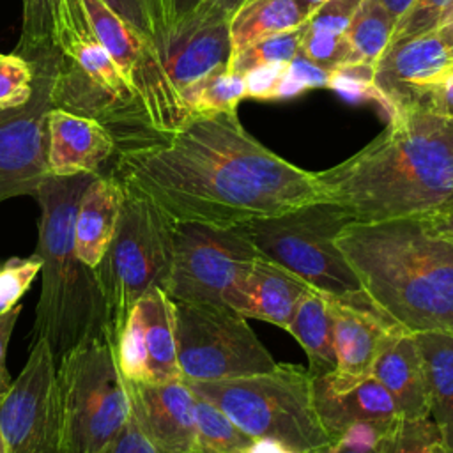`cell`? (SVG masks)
<instances>
[{"mask_svg": "<svg viewBox=\"0 0 453 453\" xmlns=\"http://www.w3.org/2000/svg\"><path fill=\"white\" fill-rule=\"evenodd\" d=\"M115 154L113 175L175 221L239 226L319 200L315 172L264 147L237 111L189 115L163 140Z\"/></svg>", "mask_w": 453, "mask_h": 453, "instance_id": "1", "label": "cell"}, {"mask_svg": "<svg viewBox=\"0 0 453 453\" xmlns=\"http://www.w3.org/2000/svg\"><path fill=\"white\" fill-rule=\"evenodd\" d=\"M319 200L352 221L426 218L453 207V120L416 104L345 161L315 172Z\"/></svg>", "mask_w": 453, "mask_h": 453, "instance_id": "2", "label": "cell"}, {"mask_svg": "<svg viewBox=\"0 0 453 453\" xmlns=\"http://www.w3.org/2000/svg\"><path fill=\"white\" fill-rule=\"evenodd\" d=\"M336 244L382 315L409 333H453V241L426 219L350 221Z\"/></svg>", "mask_w": 453, "mask_h": 453, "instance_id": "3", "label": "cell"}, {"mask_svg": "<svg viewBox=\"0 0 453 453\" xmlns=\"http://www.w3.org/2000/svg\"><path fill=\"white\" fill-rule=\"evenodd\" d=\"M97 173L48 175L35 191L41 292L32 338L48 342L55 361L80 343L111 333L96 271L76 253L74 219L81 195ZM113 336V334H111Z\"/></svg>", "mask_w": 453, "mask_h": 453, "instance_id": "4", "label": "cell"}, {"mask_svg": "<svg viewBox=\"0 0 453 453\" xmlns=\"http://www.w3.org/2000/svg\"><path fill=\"white\" fill-rule=\"evenodd\" d=\"M51 44L58 55L55 106L99 120L113 134L117 149L166 136L152 127L129 81L96 35L80 0H58Z\"/></svg>", "mask_w": 453, "mask_h": 453, "instance_id": "5", "label": "cell"}, {"mask_svg": "<svg viewBox=\"0 0 453 453\" xmlns=\"http://www.w3.org/2000/svg\"><path fill=\"white\" fill-rule=\"evenodd\" d=\"M186 384L253 439H273L299 453L331 442L315 411L311 375L303 366L276 363L262 373Z\"/></svg>", "mask_w": 453, "mask_h": 453, "instance_id": "6", "label": "cell"}, {"mask_svg": "<svg viewBox=\"0 0 453 453\" xmlns=\"http://www.w3.org/2000/svg\"><path fill=\"white\" fill-rule=\"evenodd\" d=\"M350 221L340 205L313 200L242 226L258 255L299 276L313 290L354 306L375 308L336 244V235Z\"/></svg>", "mask_w": 453, "mask_h": 453, "instance_id": "7", "label": "cell"}, {"mask_svg": "<svg viewBox=\"0 0 453 453\" xmlns=\"http://www.w3.org/2000/svg\"><path fill=\"white\" fill-rule=\"evenodd\" d=\"M124 186V198L111 242L94 267L110 311L113 340L133 304L150 288L165 290L173 258V226L150 196Z\"/></svg>", "mask_w": 453, "mask_h": 453, "instance_id": "8", "label": "cell"}, {"mask_svg": "<svg viewBox=\"0 0 453 453\" xmlns=\"http://www.w3.org/2000/svg\"><path fill=\"white\" fill-rule=\"evenodd\" d=\"M57 379L62 453H101L131 416L111 333L90 338L58 359Z\"/></svg>", "mask_w": 453, "mask_h": 453, "instance_id": "9", "label": "cell"}, {"mask_svg": "<svg viewBox=\"0 0 453 453\" xmlns=\"http://www.w3.org/2000/svg\"><path fill=\"white\" fill-rule=\"evenodd\" d=\"M177 363L182 380H221L269 372L276 361L228 304L173 301Z\"/></svg>", "mask_w": 453, "mask_h": 453, "instance_id": "10", "label": "cell"}, {"mask_svg": "<svg viewBox=\"0 0 453 453\" xmlns=\"http://www.w3.org/2000/svg\"><path fill=\"white\" fill-rule=\"evenodd\" d=\"M255 257L258 251L242 225L175 221L173 258L165 292L179 303L225 304L226 290Z\"/></svg>", "mask_w": 453, "mask_h": 453, "instance_id": "11", "label": "cell"}, {"mask_svg": "<svg viewBox=\"0 0 453 453\" xmlns=\"http://www.w3.org/2000/svg\"><path fill=\"white\" fill-rule=\"evenodd\" d=\"M28 60L35 64L32 96L18 106L0 108V202L34 196L50 175L46 117L55 106L58 55L50 48Z\"/></svg>", "mask_w": 453, "mask_h": 453, "instance_id": "12", "label": "cell"}, {"mask_svg": "<svg viewBox=\"0 0 453 453\" xmlns=\"http://www.w3.org/2000/svg\"><path fill=\"white\" fill-rule=\"evenodd\" d=\"M88 21L134 90L152 127L173 133L188 117L180 94L172 85L157 50L103 0H80Z\"/></svg>", "mask_w": 453, "mask_h": 453, "instance_id": "13", "label": "cell"}, {"mask_svg": "<svg viewBox=\"0 0 453 453\" xmlns=\"http://www.w3.org/2000/svg\"><path fill=\"white\" fill-rule=\"evenodd\" d=\"M5 453H62L57 361L41 336L32 338L27 363L0 402Z\"/></svg>", "mask_w": 453, "mask_h": 453, "instance_id": "14", "label": "cell"}, {"mask_svg": "<svg viewBox=\"0 0 453 453\" xmlns=\"http://www.w3.org/2000/svg\"><path fill=\"white\" fill-rule=\"evenodd\" d=\"M115 354L119 370L127 380L182 379L177 363L173 301L163 288H150L133 304L115 340Z\"/></svg>", "mask_w": 453, "mask_h": 453, "instance_id": "15", "label": "cell"}, {"mask_svg": "<svg viewBox=\"0 0 453 453\" xmlns=\"http://www.w3.org/2000/svg\"><path fill=\"white\" fill-rule=\"evenodd\" d=\"M453 71V57L435 30L389 42L372 73V99L389 115L421 104Z\"/></svg>", "mask_w": 453, "mask_h": 453, "instance_id": "16", "label": "cell"}, {"mask_svg": "<svg viewBox=\"0 0 453 453\" xmlns=\"http://www.w3.org/2000/svg\"><path fill=\"white\" fill-rule=\"evenodd\" d=\"M131 416L156 453H193L196 396L182 380L136 382L124 379Z\"/></svg>", "mask_w": 453, "mask_h": 453, "instance_id": "17", "label": "cell"}, {"mask_svg": "<svg viewBox=\"0 0 453 453\" xmlns=\"http://www.w3.org/2000/svg\"><path fill=\"white\" fill-rule=\"evenodd\" d=\"M327 308L333 317L336 356L334 372L327 379L336 391H347L372 377L377 356L400 326L375 308H361L333 297H327Z\"/></svg>", "mask_w": 453, "mask_h": 453, "instance_id": "18", "label": "cell"}, {"mask_svg": "<svg viewBox=\"0 0 453 453\" xmlns=\"http://www.w3.org/2000/svg\"><path fill=\"white\" fill-rule=\"evenodd\" d=\"M311 290L299 276L258 255L242 269L223 301L246 319L287 329L301 299Z\"/></svg>", "mask_w": 453, "mask_h": 453, "instance_id": "19", "label": "cell"}, {"mask_svg": "<svg viewBox=\"0 0 453 453\" xmlns=\"http://www.w3.org/2000/svg\"><path fill=\"white\" fill-rule=\"evenodd\" d=\"M228 25L230 19L223 16L193 12L186 23L172 32L161 62L179 94L228 64L232 53Z\"/></svg>", "mask_w": 453, "mask_h": 453, "instance_id": "20", "label": "cell"}, {"mask_svg": "<svg viewBox=\"0 0 453 453\" xmlns=\"http://www.w3.org/2000/svg\"><path fill=\"white\" fill-rule=\"evenodd\" d=\"M48 172L51 175L101 173L117 152L113 134L99 120L53 106L46 117Z\"/></svg>", "mask_w": 453, "mask_h": 453, "instance_id": "21", "label": "cell"}, {"mask_svg": "<svg viewBox=\"0 0 453 453\" xmlns=\"http://www.w3.org/2000/svg\"><path fill=\"white\" fill-rule=\"evenodd\" d=\"M311 395L319 419L331 441L357 423L389 430L398 418L393 398L373 375L347 391H336L327 375L311 377Z\"/></svg>", "mask_w": 453, "mask_h": 453, "instance_id": "22", "label": "cell"}, {"mask_svg": "<svg viewBox=\"0 0 453 453\" xmlns=\"http://www.w3.org/2000/svg\"><path fill=\"white\" fill-rule=\"evenodd\" d=\"M372 375L389 393L400 418L430 416L425 366L414 333L396 329L377 356Z\"/></svg>", "mask_w": 453, "mask_h": 453, "instance_id": "23", "label": "cell"}, {"mask_svg": "<svg viewBox=\"0 0 453 453\" xmlns=\"http://www.w3.org/2000/svg\"><path fill=\"white\" fill-rule=\"evenodd\" d=\"M122 198L124 186L113 173L94 175L81 195L74 219V244L78 257L92 269L111 242Z\"/></svg>", "mask_w": 453, "mask_h": 453, "instance_id": "24", "label": "cell"}, {"mask_svg": "<svg viewBox=\"0 0 453 453\" xmlns=\"http://www.w3.org/2000/svg\"><path fill=\"white\" fill-rule=\"evenodd\" d=\"M421 350L428 411L437 423L448 453H453V333H414Z\"/></svg>", "mask_w": 453, "mask_h": 453, "instance_id": "25", "label": "cell"}, {"mask_svg": "<svg viewBox=\"0 0 453 453\" xmlns=\"http://www.w3.org/2000/svg\"><path fill=\"white\" fill-rule=\"evenodd\" d=\"M288 331L308 356V372L315 377H326L334 372L336 356L333 343V317L327 308V297L310 290L299 303Z\"/></svg>", "mask_w": 453, "mask_h": 453, "instance_id": "26", "label": "cell"}, {"mask_svg": "<svg viewBox=\"0 0 453 453\" xmlns=\"http://www.w3.org/2000/svg\"><path fill=\"white\" fill-rule=\"evenodd\" d=\"M306 19L297 0H246L230 18V55L262 37L297 28Z\"/></svg>", "mask_w": 453, "mask_h": 453, "instance_id": "27", "label": "cell"}, {"mask_svg": "<svg viewBox=\"0 0 453 453\" xmlns=\"http://www.w3.org/2000/svg\"><path fill=\"white\" fill-rule=\"evenodd\" d=\"M396 19L380 0H363L343 32L345 65L372 67L388 48Z\"/></svg>", "mask_w": 453, "mask_h": 453, "instance_id": "28", "label": "cell"}, {"mask_svg": "<svg viewBox=\"0 0 453 453\" xmlns=\"http://www.w3.org/2000/svg\"><path fill=\"white\" fill-rule=\"evenodd\" d=\"M180 96L189 115L237 111V104L246 97V83L223 65L186 87Z\"/></svg>", "mask_w": 453, "mask_h": 453, "instance_id": "29", "label": "cell"}, {"mask_svg": "<svg viewBox=\"0 0 453 453\" xmlns=\"http://www.w3.org/2000/svg\"><path fill=\"white\" fill-rule=\"evenodd\" d=\"M196 396V442L193 453H248L255 439L239 428L221 409Z\"/></svg>", "mask_w": 453, "mask_h": 453, "instance_id": "30", "label": "cell"}, {"mask_svg": "<svg viewBox=\"0 0 453 453\" xmlns=\"http://www.w3.org/2000/svg\"><path fill=\"white\" fill-rule=\"evenodd\" d=\"M304 28H306V21L297 28L273 34L246 44L242 50L230 55L226 69L244 78V74L265 64H278V62L290 64L299 57Z\"/></svg>", "mask_w": 453, "mask_h": 453, "instance_id": "31", "label": "cell"}, {"mask_svg": "<svg viewBox=\"0 0 453 453\" xmlns=\"http://www.w3.org/2000/svg\"><path fill=\"white\" fill-rule=\"evenodd\" d=\"M380 453H448L437 423L426 418H396L380 441Z\"/></svg>", "mask_w": 453, "mask_h": 453, "instance_id": "32", "label": "cell"}, {"mask_svg": "<svg viewBox=\"0 0 453 453\" xmlns=\"http://www.w3.org/2000/svg\"><path fill=\"white\" fill-rule=\"evenodd\" d=\"M142 37L150 41L163 58L168 42V27L163 0H103Z\"/></svg>", "mask_w": 453, "mask_h": 453, "instance_id": "33", "label": "cell"}, {"mask_svg": "<svg viewBox=\"0 0 453 453\" xmlns=\"http://www.w3.org/2000/svg\"><path fill=\"white\" fill-rule=\"evenodd\" d=\"M58 0H23V23L19 42L14 50L23 58L53 48L51 32Z\"/></svg>", "mask_w": 453, "mask_h": 453, "instance_id": "34", "label": "cell"}, {"mask_svg": "<svg viewBox=\"0 0 453 453\" xmlns=\"http://www.w3.org/2000/svg\"><path fill=\"white\" fill-rule=\"evenodd\" d=\"M35 64L16 53H0V108L25 103L34 90Z\"/></svg>", "mask_w": 453, "mask_h": 453, "instance_id": "35", "label": "cell"}, {"mask_svg": "<svg viewBox=\"0 0 453 453\" xmlns=\"http://www.w3.org/2000/svg\"><path fill=\"white\" fill-rule=\"evenodd\" d=\"M299 57L326 73H333L345 62L343 35H336L320 28H311L306 23Z\"/></svg>", "mask_w": 453, "mask_h": 453, "instance_id": "36", "label": "cell"}, {"mask_svg": "<svg viewBox=\"0 0 453 453\" xmlns=\"http://www.w3.org/2000/svg\"><path fill=\"white\" fill-rule=\"evenodd\" d=\"M39 273L41 258L35 253L7 258L0 265V311L16 306Z\"/></svg>", "mask_w": 453, "mask_h": 453, "instance_id": "37", "label": "cell"}, {"mask_svg": "<svg viewBox=\"0 0 453 453\" xmlns=\"http://www.w3.org/2000/svg\"><path fill=\"white\" fill-rule=\"evenodd\" d=\"M449 2L451 0H414L398 18L389 42L434 30Z\"/></svg>", "mask_w": 453, "mask_h": 453, "instance_id": "38", "label": "cell"}, {"mask_svg": "<svg viewBox=\"0 0 453 453\" xmlns=\"http://www.w3.org/2000/svg\"><path fill=\"white\" fill-rule=\"evenodd\" d=\"M386 432L375 425L357 423L313 453H380V441Z\"/></svg>", "mask_w": 453, "mask_h": 453, "instance_id": "39", "label": "cell"}, {"mask_svg": "<svg viewBox=\"0 0 453 453\" xmlns=\"http://www.w3.org/2000/svg\"><path fill=\"white\" fill-rule=\"evenodd\" d=\"M361 4L363 0H324L308 16L306 23L311 28H320L336 35H343Z\"/></svg>", "mask_w": 453, "mask_h": 453, "instance_id": "40", "label": "cell"}, {"mask_svg": "<svg viewBox=\"0 0 453 453\" xmlns=\"http://www.w3.org/2000/svg\"><path fill=\"white\" fill-rule=\"evenodd\" d=\"M288 64L278 62V64H265L260 65L248 74H244L246 83V97L255 99H276L278 87L287 73Z\"/></svg>", "mask_w": 453, "mask_h": 453, "instance_id": "41", "label": "cell"}, {"mask_svg": "<svg viewBox=\"0 0 453 453\" xmlns=\"http://www.w3.org/2000/svg\"><path fill=\"white\" fill-rule=\"evenodd\" d=\"M21 304L18 303L16 306L0 311V402L4 400V396L7 395V391L11 389V375L7 372V365H5V357H7V345L12 334V329L18 322V317L21 313Z\"/></svg>", "mask_w": 453, "mask_h": 453, "instance_id": "42", "label": "cell"}, {"mask_svg": "<svg viewBox=\"0 0 453 453\" xmlns=\"http://www.w3.org/2000/svg\"><path fill=\"white\" fill-rule=\"evenodd\" d=\"M101 453H156L138 430L133 416H129L120 434Z\"/></svg>", "mask_w": 453, "mask_h": 453, "instance_id": "43", "label": "cell"}, {"mask_svg": "<svg viewBox=\"0 0 453 453\" xmlns=\"http://www.w3.org/2000/svg\"><path fill=\"white\" fill-rule=\"evenodd\" d=\"M421 104L430 111L453 120V71L448 73L441 83L430 88Z\"/></svg>", "mask_w": 453, "mask_h": 453, "instance_id": "44", "label": "cell"}, {"mask_svg": "<svg viewBox=\"0 0 453 453\" xmlns=\"http://www.w3.org/2000/svg\"><path fill=\"white\" fill-rule=\"evenodd\" d=\"M202 0H163L166 27H168V39L173 30H177L182 23H186L191 14L198 9Z\"/></svg>", "mask_w": 453, "mask_h": 453, "instance_id": "45", "label": "cell"}, {"mask_svg": "<svg viewBox=\"0 0 453 453\" xmlns=\"http://www.w3.org/2000/svg\"><path fill=\"white\" fill-rule=\"evenodd\" d=\"M246 0H202L198 9L195 12L202 14H216L223 16L226 19L232 18V14L244 4Z\"/></svg>", "mask_w": 453, "mask_h": 453, "instance_id": "46", "label": "cell"}, {"mask_svg": "<svg viewBox=\"0 0 453 453\" xmlns=\"http://www.w3.org/2000/svg\"><path fill=\"white\" fill-rule=\"evenodd\" d=\"M434 30L437 32L439 39L442 41V44L446 46V50L453 57V0L448 4L444 12L441 14V18H439V21H437Z\"/></svg>", "mask_w": 453, "mask_h": 453, "instance_id": "47", "label": "cell"}, {"mask_svg": "<svg viewBox=\"0 0 453 453\" xmlns=\"http://www.w3.org/2000/svg\"><path fill=\"white\" fill-rule=\"evenodd\" d=\"M423 219H426L439 234H442V235H446L448 239L453 241V207H449L446 211H441L437 214L426 216Z\"/></svg>", "mask_w": 453, "mask_h": 453, "instance_id": "48", "label": "cell"}, {"mask_svg": "<svg viewBox=\"0 0 453 453\" xmlns=\"http://www.w3.org/2000/svg\"><path fill=\"white\" fill-rule=\"evenodd\" d=\"M248 453H299V451H294L273 439H255Z\"/></svg>", "mask_w": 453, "mask_h": 453, "instance_id": "49", "label": "cell"}, {"mask_svg": "<svg viewBox=\"0 0 453 453\" xmlns=\"http://www.w3.org/2000/svg\"><path fill=\"white\" fill-rule=\"evenodd\" d=\"M382 5L393 14V18L398 21V18L409 9V5L414 2V0H380Z\"/></svg>", "mask_w": 453, "mask_h": 453, "instance_id": "50", "label": "cell"}, {"mask_svg": "<svg viewBox=\"0 0 453 453\" xmlns=\"http://www.w3.org/2000/svg\"><path fill=\"white\" fill-rule=\"evenodd\" d=\"M324 0H297V4H299V7H301V11L304 12V16L308 18L317 7H319V4H322Z\"/></svg>", "mask_w": 453, "mask_h": 453, "instance_id": "51", "label": "cell"}, {"mask_svg": "<svg viewBox=\"0 0 453 453\" xmlns=\"http://www.w3.org/2000/svg\"><path fill=\"white\" fill-rule=\"evenodd\" d=\"M0 453H5V444H4V437H2V430H0Z\"/></svg>", "mask_w": 453, "mask_h": 453, "instance_id": "52", "label": "cell"}]
</instances>
